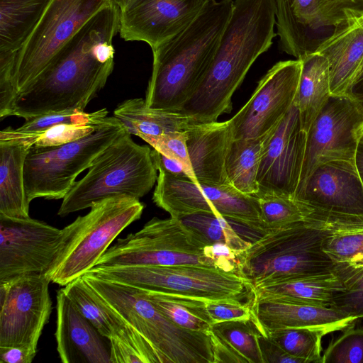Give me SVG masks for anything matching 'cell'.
<instances>
[{
    "instance_id": "1",
    "label": "cell",
    "mask_w": 363,
    "mask_h": 363,
    "mask_svg": "<svg viewBox=\"0 0 363 363\" xmlns=\"http://www.w3.org/2000/svg\"><path fill=\"white\" fill-rule=\"evenodd\" d=\"M116 1L95 14L16 98L13 116L84 111L104 87L114 67V36L120 28Z\"/></svg>"
},
{
    "instance_id": "2",
    "label": "cell",
    "mask_w": 363,
    "mask_h": 363,
    "mask_svg": "<svg viewBox=\"0 0 363 363\" xmlns=\"http://www.w3.org/2000/svg\"><path fill=\"white\" fill-rule=\"evenodd\" d=\"M275 0H233L230 18L204 75L177 111L199 123L230 113L232 96L277 35Z\"/></svg>"
},
{
    "instance_id": "3",
    "label": "cell",
    "mask_w": 363,
    "mask_h": 363,
    "mask_svg": "<svg viewBox=\"0 0 363 363\" xmlns=\"http://www.w3.org/2000/svg\"><path fill=\"white\" fill-rule=\"evenodd\" d=\"M233 8V0H209L186 28L152 50L147 107L177 111L190 97L213 58Z\"/></svg>"
},
{
    "instance_id": "4",
    "label": "cell",
    "mask_w": 363,
    "mask_h": 363,
    "mask_svg": "<svg viewBox=\"0 0 363 363\" xmlns=\"http://www.w3.org/2000/svg\"><path fill=\"white\" fill-rule=\"evenodd\" d=\"M84 279L147 341L159 363H213L208 332L182 328L167 318L141 291L89 272Z\"/></svg>"
},
{
    "instance_id": "5",
    "label": "cell",
    "mask_w": 363,
    "mask_h": 363,
    "mask_svg": "<svg viewBox=\"0 0 363 363\" xmlns=\"http://www.w3.org/2000/svg\"><path fill=\"white\" fill-rule=\"evenodd\" d=\"M90 208L62 229L58 252L43 273L50 282L65 286L93 269L115 238L140 218L145 206L139 199L118 196Z\"/></svg>"
},
{
    "instance_id": "6",
    "label": "cell",
    "mask_w": 363,
    "mask_h": 363,
    "mask_svg": "<svg viewBox=\"0 0 363 363\" xmlns=\"http://www.w3.org/2000/svg\"><path fill=\"white\" fill-rule=\"evenodd\" d=\"M152 150L133 141L126 130L94 160L86 175L62 199L57 215L90 208L103 199L126 196L139 199L153 187L157 169Z\"/></svg>"
},
{
    "instance_id": "7",
    "label": "cell",
    "mask_w": 363,
    "mask_h": 363,
    "mask_svg": "<svg viewBox=\"0 0 363 363\" xmlns=\"http://www.w3.org/2000/svg\"><path fill=\"white\" fill-rule=\"evenodd\" d=\"M328 232L305 221L269 230L238 255L239 274L255 288L275 280L333 272L334 264L323 248Z\"/></svg>"
},
{
    "instance_id": "8",
    "label": "cell",
    "mask_w": 363,
    "mask_h": 363,
    "mask_svg": "<svg viewBox=\"0 0 363 363\" xmlns=\"http://www.w3.org/2000/svg\"><path fill=\"white\" fill-rule=\"evenodd\" d=\"M98 277L157 291L200 299L252 306V284L237 273L201 265L94 267Z\"/></svg>"
},
{
    "instance_id": "9",
    "label": "cell",
    "mask_w": 363,
    "mask_h": 363,
    "mask_svg": "<svg viewBox=\"0 0 363 363\" xmlns=\"http://www.w3.org/2000/svg\"><path fill=\"white\" fill-rule=\"evenodd\" d=\"M125 130L116 118L107 116L95 130L82 138L57 146H33L24 166L28 201L63 199L77 176Z\"/></svg>"
},
{
    "instance_id": "10",
    "label": "cell",
    "mask_w": 363,
    "mask_h": 363,
    "mask_svg": "<svg viewBox=\"0 0 363 363\" xmlns=\"http://www.w3.org/2000/svg\"><path fill=\"white\" fill-rule=\"evenodd\" d=\"M205 245L180 219L152 218L142 229L120 238L95 267L201 265L214 267Z\"/></svg>"
},
{
    "instance_id": "11",
    "label": "cell",
    "mask_w": 363,
    "mask_h": 363,
    "mask_svg": "<svg viewBox=\"0 0 363 363\" xmlns=\"http://www.w3.org/2000/svg\"><path fill=\"white\" fill-rule=\"evenodd\" d=\"M295 198L307 208L305 222L329 231L363 228V184L355 162L335 161L319 166Z\"/></svg>"
},
{
    "instance_id": "12",
    "label": "cell",
    "mask_w": 363,
    "mask_h": 363,
    "mask_svg": "<svg viewBox=\"0 0 363 363\" xmlns=\"http://www.w3.org/2000/svg\"><path fill=\"white\" fill-rule=\"evenodd\" d=\"M152 200L171 217L199 213L221 216L264 233L259 204L254 195L245 194L231 184L194 182L159 169Z\"/></svg>"
},
{
    "instance_id": "13",
    "label": "cell",
    "mask_w": 363,
    "mask_h": 363,
    "mask_svg": "<svg viewBox=\"0 0 363 363\" xmlns=\"http://www.w3.org/2000/svg\"><path fill=\"white\" fill-rule=\"evenodd\" d=\"M116 0H51L26 43L17 52L13 82L18 94L100 10Z\"/></svg>"
},
{
    "instance_id": "14",
    "label": "cell",
    "mask_w": 363,
    "mask_h": 363,
    "mask_svg": "<svg viewBox=\"0 0 363 363\" xmlns=\"http://www.w3.org/2000/svg\"><path fill=\"white\" fill-rule=\"evenodd\" d=\"M362 128L363 107L361 104L351 96H331L306 134L298 190L323 164L335 161L355 162Z\"/></svg>"
},
{
    "instance_id": "15",
    "label": "cell",
    "mask_w": 363,
    "mask_h": 363,
    "mask_svg": "<svg viewBox=\"0 0 363 363\" xmlns=\"http://www.w3.org/2000/svg\"><path fill=\"white\" fill-rule=\"evenodd\" d=\"M50 282L43 273L0 282V347L23 346L37 351L52 312Z\"/></svg>"
},
{
    "instance_id": "16",
    "label": "cell",
    "mask_w": 363,
    "mask_h": 363,
    "mask_svg": "<svg viewBox=\"0 0 363 363\" xmlns=\"http://www.w3.org/2000/svg\"><path fill=\"white\" fill-rule=\"evenodd\" d=\"M302 63L298 59L279 61L259 81L247 103L230 119L235 139L267 134L294 104Z\"/></svg>"
},
{
    "instance_id": "17",
    "label": "cell",
    "mask_w": 363,
    "mask_h": 363,
    "mask_svg": "<svg viewBox=\"0 0 363 363\" xmlns=\"http://www.w3.org/2000/svg\"><path fill=\"white\" fill-rule=\"evenodd\" d=\"M62 230L30 217L0 214V282L44 273L61 245Z\"/></svg>"
},
{
    "instance_id": "18",
    "label": "cell",
    "mask_w": 363,
    "mask_h": 363,
    "mask_svg": "<svg viewBox=\"0 0 363 363\" xmlns=\"http://www.w3.org/2000/svg\"><path fill=\"white\" fill-rule=\"evenodd\" d=\"M306 133L302 130L295 104L269 130L261 152L257 181L258 192L295 197L303 168Z\"/></svg>"
},
{
    "instance_id": "19",
    "label": "cell",
    "mask_w": 363,
    "mask_h": 363,
    "mask_svg": "<svg viewBox=\"0 0 363 363\" xmlns=\"http://www.w3.org/2000/svg\"><path fill=\"white\" fill-rule=\"evenodd\" d=\"M121 37L143 41L152 48L186 28L209 0H116Z\"/></svg>"
},
{
    "instance_id": "20",
    "label": "cell",
    "mask_w": 363,
    "mask_h": 363,
    "mask_svg": "<svg viewBox=\"0 0 363 363\" xmlns=\"http://www.w3.org/2000/svg\"><path fill=\"white\" fill-rule=\"evenodd\" d=\"M252 317L263 335L287 328H311L326 334L354 325L357 318L331 307L312 305L284 297L254 300Z\"/></svg>"
},
{
    "instance_id": "21",
    "label": "cell",
    "mask_w": 363,
    "mask_h": 363,
    "mask_svg": "<svg viewBox=\"0 0 363 363\" xmlns=\"http://www.w3.org/2000/svg\"><path fill=\"white\" fill-rule=\"evenodd\" d=\"M57 350L62 363H111L108 344L62 289L57 294Z\"/></svg>"
},
{
    "instance_id": "22",
    "label": "cell",
    "mask_w": 363,
    "mask_h": 363,
    "mask_svg": "<svg viewBox=\"0 0 363 363\" xmlns=\"http://www.w3.org/2000/svg\"><path fill=\"white\" fill-rule=\"evenodd\" d=\"M190 179L210 185L230 184L225 158L234 138L230 120L196 123L186 130Z\"/></svg>"
},
{
    "instance_id": "23",
    "label": "cell",
    "mask_w": 363,
    "mask_h": 363,
    "mask_svg": "<svg viewBox=\"0 0 363 363\" xmlns=\"http://www.w3.org/2000/svg\"><path fill=\"white\" fill-rule=\"evenodd\" d=\"M277 35L282 52L301 59L333 33L320 21L316 0H275Z\"/></svg>"
},
{
    "instance_id": "24",
    "label": "cell",
    "mask_w": 363,
    "mask_h": 363,
    "mask_svg": "<svg viewBox=\"0 0 363 363\" xmlns=\"http://www.w3.org/2000/svg\"><path fill=\"white\" fill-rule=\"evenodd\" d=\"M329 65L333 96H350L353 83L363 61V16L347 18L315 51Z\"/></svg>"
},
{
    "instance_id": "25",
    "label": "cell",
    "mask_w": 363,
    "mask_h": 363,
    "mask_svg": "<svg viewBox=\"0 0 363 363\" xmlns=\"http://www.w3.org/2000/svg\"><path fill=\"white\" fill-rule=\"evenodd\" d=\"M35 138V135L20 134L11 127L0 132V214L18 218L30 217L24 166Z\"/></svg>"
},
{
    "instance_id": "26",
    "label": "cell",
    "mask_w": 363,
    "mask_h": 363,
    "mask_svg": "<svg viewBox=\"0 0 363 363\" xmlns=\"http://www.w3.org/2000/svg\"><path fill=\"white\" fill-rule=\"evenodd\" d=\"M343 285L334 272L275 280L254 288V300L284 297L323 307H330Z\"/></svg>"
},
{
    "instance_id": "27",
    "label": "cell",
    "mask_w": 363,
    "mask_h": 363,
    "mask_svg": "<svg viewBox=\"0 0 363 363\" xmlns=\"http://www.w3.org/2000/svg\"><path fill=\"white\" fill-rule=\"evenodd\" d=\"M298 60L302 67L294 104L301 128L307 134L332 96L330 69L326 58L317 52Z\"/></svg>"
},
{
    "instance_id": "28",
    "label": "cell",
    "mask_w": 363,
    "mask_h": 363,
    "mask_svg": "<svg viewBox=\"0 0 363 363\" xmlns=\"http://www.w3.org/2000/svg\"><path fill=\"white\" fill-rule=\"evenodd\" d=\"M113 116L130 135L140 138L175 131H186L197 123L194 119L177 111L150 108L145 99L125 100L113 111Z\"/></svg>"
},
{
    "instance_id": "29",
    "label": "cell",
    "mask_w": 363,
    "mask_h": 363,
    "mask_svg": "<svg viewBox=\"0 0 363 363\" xmlns=\"http://www.w3.org/2000/svg\"><path fill=\"white\" fill-rule=\"evenodd\" d=\"M51 0H0V52H18Z\"/></svg>"
},
{
    "instance_id": "30",
    "label": "cell",
    "mask_w": 363,
    "mask_h": 363,
    "mask_svg": "<svg viewBox=\"0 0 363 363\" xmlns=\"http://www.w3.org/2000/svg\"><path fill=\"white\" fill-rule=\"evenodd\" d=\"M80 313L108 340L130 326L80 277L62 289Z\"/></svg>"
},
{
    "instance_id": "31",
    "label": "cell",
    "mask_w": 363,
    "mask_h": 363,
    "mask_svg": "<svg viewBox=\"0 0 363 363\" xmlns=\"http://www.w3.org/2000/svg\"><path fill=\"white\" fill-rule=\"evenodd\" d=\"M267 134L257 138H233L225 158L230 184L239 191L253 195L259 191L257 181L261 152Z\"/></svg>"
},
{
    "instance_id": "32",
    "label": "cell",
    "mask_w": 363,
    "mask_h": 363,
    "mask_svg": "<svg viewBox=\"0 0 363 363\" xmlns=\"http://www.w3.org/2000/svg\"><path fill=\"white\" fill-rule=\"evenodd\" d=\"M140 290L161 313L175 324L195 331L208 332L211 329L212 322L205 301L149 290Z\"/></svg>"
},
{
    "instance_id": "33",
    "label": "cell",
    "mask_w": 363,
    "mask_h": 363,
    "mask_svg": "<svg viewBox=\"0 0 363 363\" xmlns=\"http://www.w3.org/2000/svg\"><path fill=\"white\" fill-rule=\"evenodd\" d=\"M206 245L224 242L238 254L247 250L252 242L243 238L235 226L238 223L228 218L208 213H199L179 218Z\"/></svg>"
},
{
    "instance_id": "34",
    "label": "cell",
    "mask_w": 363,
    "mask_h": 363,
    "mask_svg": "<svg viewBox=\"0 0 363 363\" xmlns=\"http://www.w3.org/2000/svg\"><path fill=\"white\" fill-rule=\"evenodd\" d=\"M261 219L266 232L298 222L305 221L307 208L294 196L276 193L257 192Z\"/></svg>"
},
{
    "instance_id": "35",
    "label": "cell",
    "mask_w": 363,
    "mask_h": 363,
    "mask_svg": "<svg viewBox=\"0 0 363 363\" xmlns=\"http://www.w3.org/2000/svg\"><path fill=\"white\" fill-rule=\"evenodd\" d=\"M286 352L303 363H322L324 331L311 328H287L266 332Z\"/></svg>"
},
{
    "instance_id": "36",
    "label": "cell",
    "mask_w": 363,
    "mask_h": 363,
    "mask_svg": "<svg viewBox=\"0 0 363 363\" xmlns=\"http://www.w3.org/2000/svg\"><path fill=\"white\" fill-rule=\"evenodd\" d=\"M211 330L230 343L248 363H264L259 344L262 333L253 317L216 323Z\"/></svg>"
},
{
    "instance_id": "37",
    "label": "cell",
    "mask_w": 363,
    "mask_h": 363,
    "mask_svg": "<svg viewBox=\"0 0 363 363\" xmlns=\"http://www.w3.org/2000/svg\"><path fill=\"white\" fill-rule=\"evenodd\" d=\"M333 272L343 289L334 297L331 308L357 319L363 318V262L334 264Z\"/></svg>"
},
{
    "instance_id": "38",
    "label": "cell",
    "mask_w": 363,
    "mask_h": 363,
    "mask_svg": "<svg viewBox=\"0 0 363 363\" xmlns=\"http://www.w3.org/2000/svg\"><path fill=\"white\" fill-rule=\"evenodd\" d=\"M323 248L334 264L363 262V228L329 231Z\"/></svg>"
},
{
    "instance_id": "39",
    "label": "cell",
    "mask_w": 363,
    "mask_h": 363,
    "mask_svg": "<svg viewBox=\"0 0 363 363\" xmlns=\"http://www.w3.org/2000/svg\"><path fill=\"white\" fill-rule=\"evenodd\" d=\"M108 113L105 108L91 113L80 110L52 112L26 120L23 125L15 130L20 134L37 135L60 123H101L108 116Z\"/></svg>"
},
{
    "instance_id": "40",
    "label": "cell",
    "mask_w": 363,
    "mask_h": 363,
    "mask_svg": "<svg viewBox=\"0 0 363 363\" xmlns=\"http://www.w3.org/2000/svg\"><path fill=\"white\" fill-rule=\"evenodd\" d=\"M350 326L332 341L322 355V363H363V327Z\"/></svg>"
},
{
    "instance_id": "41",
    "label": "cell",
    "mask_w": 363,
    "mask_h": 363,
    "mask_svg": "<svg viewBox=\"0 0 363 363\" xmlns=\"http://www.w3.org/2000/svg\"><path fill=\"white\" fill-rule=\"evenodd\" d=\"M102 123H64L57 124L37 135L33 146L52 147L74 141L93 132Z\"/></svg>"
},
{
    "instance_id": "42",
    "label": "cell",
    "mask_w": 363,
    "mask_h": 363,
    "mask_svg": "<svg viewBox=\"0 0 363 363\" xmlns=\"http://www.w3.org/2000/svg\"><path fill=\"white\" fill-rule=\"evenodd\" d=\"M141 139L162 155L181 163L190 179L186 131L169 132L158 135H145Z\"/></svg>"
},
{
    "instance_id": "43",
    "label": "cell",
    "mask_w": 363,
    "mask_h": 363,
    "mask_svg": "<svg viewBox=\"0 0 363 363\" xmlns=\"http://www.w3.org/2000/svg\"><path fill=\"white\" fill-rule=\"evenodd\" d=\"M323 24L331 29L347 18L363 16V0H316Z\"/></svg>"
},
{
    "instance_id": "44",
    "label": "cell",
    "mask_w": 363,
    "mask_h": 363,
    "mask_svg": "<svg viewBox=\"0 0 363 363\" xmlns=\"http://www.w3.org/2000/svg\"><path fill=\"white\" fill-rule=\"evenodd\" d=\"M16 52H0V119L13 116L18 96L13 82Z\"/></svg>"
},
{
    "instance_id": "45",
    "label": "cell",
    "mask_w": 363,
    "mask_h": 363,
    "mask_svg": "<svg viewBox=\"0 0 363 363\" xmlns=\"http://www.w3.org/2000/svg\"><path fill=\"white\" fill-rule=\"evenodd\" d=\"M212 325L220 322L248 320L252 317V306L221 301H206Z\"/></svg>"
},
{
    "instance_id": "46",
    "label": "cell",
    "mask_w": 363,
    "mask_h": 363,
    "mask_svg": "<svg viewBox=\"0 0 363 363\" xmlns=\"http://www.w3.org/2000/svg\"><path fill=\"white\" fill-rule=\"evenodd\" d=\"M203 252L213 261L216 268L226 272L239 274L240 254L233 250L225 243L217 242L206 245L203 247Z\"/></svg>"
},
{
    "instance_id": "47",
    "label": "cell",
    "mask_w": 363,
    "mask_h": 363,
    "mask_svg": "<svg viewBox=\"0 0 363 363\" xmlns=\"http://www.w3.org/2000/svg\"><path fill=\"white\" fill-rule=\"evenodd\" d=\"M213 351V363L233 362L247 363V359L240 354L224 338L211 329L208 331Z\"/></svg>"
},
{
    "instance_id": "48",
    "label": "cell",
    "mask_w": 363,
    "mask_h": 363,
    "mask_svg": "<svg viewBox=\"0 0 363 363\" xmlns=\"http://www.w3.org/2000/svg\"><path fill=\"white\" fill-rule=\"evenodd\" d=\"M259 344L264 363H303V360L289 354L267 335H259Z\"/></svg>"
},
{
    "instance_id": "49",
    "label": "cell",
    "mask_w": 363,
    "mask_h": 363,
    "mask_svg": "<svg viewBox=\"0 0 363 363\" xmlns=\"http://www.w3.org/2000/svg\"><path fill=\"white\" fill-rule=\"evenodd\" d=\"M37 351L23 346L0 347L1 363H31Z\"/></svg>"
},
{
    "instance_id": "50",
    "label": "cell",
    "mask_w": 363,
    "mask_h": 363,
    "mask_svg": "<svg viewBox=\"0 0 363 363\" xmlns=\"http://www.w3.org/2000/svg\"><path fill=\"white\" fill-rule=\"evenodd\" d=\"M151 154L157 171L162 169L176 177L189 179L187 173L181 163L166 157L155 149L152 150Z\"/></svg>"
},
{
    "instance_id": "51",
    "label": "cell",
    "mask_w": 363,
    "mask_h": 363,
    "mask_svg": "<svg viewBox=\"0 0 363 363\" xmlns=\"http://www.w3.org/2000/svg\"><path fill=\"white\" fill-rule=\"evenodd\" d=\"M350 96L359 102L363 107V69L359 73L353 83Z\"/></svg>"
},
{
    "instance_id": "52",
    "label": "cell",
    "mask_w": 363,
    "mask_h": 363,
    "mask_svg": "<svg viewBox=\"0 0 363 363\" xmlns=\"http://www.w3.org/2000/svg\"><path fill=\"white\" fill-rule=\"evenodd\" d=\"M355 166L363 184V141H360L355 155Z\"/></svg>"
},
{
    "instance_id": "53",
    "label": "cell",
    "mask_w": 363,
    "mask_h": 363,
    "mask_svg": "<svg viewBox=\"0 0 363 363\" xmlns=\"http://www.w3.org/2000/svg\"><path fill=\"white\" fill-rule=\"evenodd\" d=\"M363 69V61H362V67H361V69H360V72Z\"/></svg>"
},
{
    "instance_id": "54",
    "label": "cell",
    "mask_w": 363,
    "mask_h": 363,
    "mask_svg": "<svg viewBox=\"0 0 363 363\" xmlns=\"http://www.w3.org/2000/svg\"><path fill=\"white\" fill-rule=\"evenodd\" d=\"M360 141H363V128H362V138H361Z\"/></svg>"
}]
</instances>
